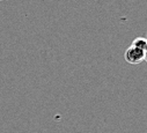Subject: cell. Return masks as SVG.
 Instances as JSON below:
<instances>
[{
	"instance_id": "3957f363",
	"label": "cell",
	"mask_w": 147,
	"mask_h": 133,
	"mask_svg": "<svg viewBox=\"0 0 147 133\" xmlns=\"http://www.w3.org/2000/svg\"><path fill=\"white\" fill-rule=\"evenodd\" d=\"M145 61L147 62V48L145 49Z\"/></svg>"
},
{
	"instance_id": "7a4b0ae2",
	"label": "cell",
	"mask_w": 147,
	"mask_h": 133,
	"mask_svg": "<svg viewBox=\"0 0 147 133\" xmlns=\"http://www.w3.org/2000/svg\"><path fill=\"white\" fill-rule=\"evenodd\" d=\"M131 45H133L136 48H139V49L145 51V49L147 48V38H145V37H137V38L133 40Z\"/></svg>"
},
{
	"instance_id": "6da1fadb",
	"label": "cell",
	"mask_w": 147,
	"mask_h": 133,
	"mask_svg": "<svg viewBox=\"0 0 147 133\" xmlns=\"http://www.w3.org/2000/svg\"><path fill=\"white\" fill-rule=\"evenodd\" d=\"M124 59L131 65H138L145 60V51L133 45H130L124 53Z\"/></svg>"
}]
</instances>
